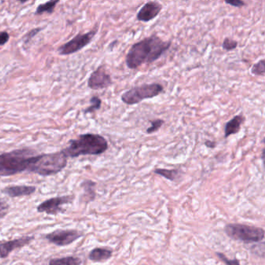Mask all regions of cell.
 <instances>
[{"instance_id": "9a60e30c", "label": "cell", "mask_w": 265, "mask_h": 265, "mask_svg": "<svg viewBox=\"0 0 265 265\" xmlns=\"http://www.w3.org/2000/svg\"><path fill=\"white\" fill-rule=\"evenodd\" d=\"M112 256V250L107 248H97L91 250L89 254V259L94 262L104 261L111 258Z\"/></svg>"}, {"instance_id": "7c38bea8", "label": "cell", "mask_w": 265, "mask_h": 265, "mask_svg": "<svg viewBox=\"0 0 265 265\" xmlns=\"http://www.w3.org/2000/svg\"><path fill=\"white\" fill-rule=\"evenodd\" d=\"M34 240V236H23L21 238L0 243V257L6 258L16 249L21 248Z\"/></svg>"}, {"instance_id": "d4e9b609", "label": "cell", "mask_w": 265, "mask_h": 265, "mask_svg": "<svg viewBox=\"0 0 265 265\" xmlns=\"http://www.w3.org/2000/svg\"><path fill=\"white\" fill-rule=\"evenodd\" d=\"M41 31V27H37V28H34V29L30 31L24 37V44H27V43L29 42L34 38V36L37 35Z\"/></svg>"}, {"instance_id": "e0dca14e", "label": "cell", "mask_w": 265, "mask_h": 265, "mask_svg": "<svg viewBox=\"0 0 265 265\" xmlns=\"http://www.w3.org/2000/svg\"><path fill=\"white\" fill-rule=\"evenodd\" d=\"M96 183L95 182L92 181L90 180H84L81 184V187L84 188V192H85L86 197H87V201H93L96 197L95 187Z\"/></svg>"}, {"instance_id": "8992f818", "label": "cell", "mask_w": 265, "mask_h": 265, "mask_svg": "<svg viewBox=\"0 0 265 265\" xmlns=\"http://www.w3.org/2000/svg\"><path fill=\"white\" fill-rule=\"evenodd\" d=\"M225 232L230 238L246 243H257L264 238V230L261 228L238 223L226 225Z\"/></svg>"}, {"instance_id": "ac0fdd59", "label": "cell", "mask_w": 265, "mask_h": 265, "mask_svg": "<svg viewBox=\"0 0 265 265\" xmlns=\"http://www.w3.org/2000/svg\"><path fill=\"white\" fill-rule=\"evenodd\" d=\"M153 172H154L156 174L162 176V177H164V178L171 180V181H174V180H177L179 176V173H180V171H179L177 169L168 170V169L157 168L155 169Z\"/></svg>"}, {"instance_id": "7a4b0ae2", "label": "cell", "mask_w": 265, "mask_h": 265, "mask_svg": "<svg viewBox=\"0 0 265 265\" xmlns=\"http://www.w3.org/2000/svg\"><path fill=\"white\" fill-rule=\"evenodd\" d=\"M108 142L104 136L94 133H86L69 142V146L61 151L67 158H76L80 156H97L103 154L108 149Z\"/></svg>"}, {"instance_id": "277c9868", "label": "cell", "mask_w": 265, "mask_h": 265, "mask_svg": "<svg viewBox=\"0 0 265 265\" xmlns=\"http://www.w3.org/2000/svg\"><path fill=\"white\" fill-rule=\"evenodd\" d=\"M68 158L62 151L47 154L35 155L33 157L28 171L38 175H54L67 167Z\"/></svg>"}, {"instance_id": "52a82bcc", "label": "cell", "mask_w": 265, "mask_h": 265, "mask_svg": "<svg viewBox=\"0 0 265 265\" xmlns=\"http://www.w3.org/2000/svg\"><path fill=\"white\" fill-rule=\"evenodd\" d=\"M98 27L97 24L94 29L89 32L84 33V34L79 33L73 39L60 46L58 49V53L61 55H69V54L78 52L80 50L85 48L94 39L98 31Z\"/></svg>"}, {"instance_id": "603a6c76", "label": "cell", "mask_w": 265, "mask_h": 265, "mask_svg": "<svg viewBox=\"0 0 265 265\" xmlns=\"http://www.w3.org/2000/svg\"><path fill=\"white\" fill-rule=\"evenodd\" d=\"M237 47H238V42L236 40L232 39V38H228V37L225 38L223 44H222V48L227 51H233Z\"/></svg>"}, {"instance_id": "484cf974", "label": "cell", "mask_w": 265, "mask_h": 265, "mask_svg": "<svg viewBox=\"0 0 265 265\" xmlns=\"http://www.w3.org/2000/svg\"><path fill=\"white\" fill-rule=\"evenodd\" d=\"M217 256L219 258L221 259L226 265H240V261H239L237 259L230 260V259H228L223 253H217Z\"/></svg>"}, {"instance_id": "44dd1931", "label": "cell", "mask_w": 265, "mask_h": 265, "mask_svg": "<svg viewBox=\"0 0 265 265\" xmlns=\"http://www.w3.org/2000/svg\"><path fill=\"white\" fill-rule=\"evenodd\" d=\"M250 73L253 75L257 76V77H263L265 74V60H260L256 64L253 65Z\"/></svg>"}, {"instance_id": "3957f363", "label": "cell", "mask_w": 265, "mask_h": 265, "mask_svg": "<svg viewBox=\"0 0 265 265\" xmlns=\"http://www.w3.org/2000/svg\"><path fill=\"white\" fill-rule=\"evenodd\" d=\"M35 152L31 149H18L0 154V177L15 175L29 170Z\"/></svg>"}, {"instance_id": "2e32d148", "label": "cell", "mask_w": 265, "mask_h": 265, "mask_svg": "<svg viewBox=\"0 0 265 265\" xmlns=\"http://www.w3.org/2000/svg\"><path fill=\"white\" fill-rule=\"evenodd\" d=\"M82 260L78 257L69 256L61 258L51 259L48 265H81Z\"/></svg>"}, {"instance_id": "d6986e66", "label": "cell", "mask_w": 265, "mask_h": 265, "mask_svg": "<svg viewBox=\"0 0 265 265\" xmlns=\"http://www.w3.org/2000/svg\"><path fill=\"white\" fill-rule=\"evenodd\" d=\"M59 3L58 0L57 1H48L45 4H41L36 9L34 14L35 15H41V14L47 13V14H52L54 12V9L56 7L57 4Z\"/></svg>"}, {"instance_id": "5bb4252c", "label": "cell", "mask_w": 265, "mask_h": 265, "mask_svg": "<svg viewBox=\"0 0 265 265\" xmlns=\"http://www.w3.org/2000/svg\"><path fill=\"white\" fill-rule=\"evenodd\" d=\"M36 189L37 188L34 186L13 185L5 187L3 190V192L10 197H17L31 195L35 192Z\"/></svg>"}, {"instance_id": "f1b7e54d", "label": "cell", "mask_w": 265, "mask_h": 265, "mask_svg": "<svg viewBox=\"0 0 265 265\" xmlns=\"http://www.w3.org/2000/svg\"><path fill=\"white\" fill-rule=\"evenodd\" d=\"M204 144L207 148L212 149V150L216 148V146H217V143H216V142L211 141V140H206Z\"/></svg>"}, {"instance_id": "5b68a950", "label": "cell", "mask_w": 265, "mask_h": 265, "mask_svg": "<svg viewBox=\"0 0 265 265\" xmlns=\"http://www.w3.org/2000/svg\"><path fill=\"white\" fill-rule=\"evenodd\" d=\"M164 87L159 83L144 84L131 87L122 94L121 100L126 105L131 106L140 104L143 100L153 99L161 94Z\"/></svg>"}, {"instance_id": "8fae6325", "label": "cell", "mask_w": 265, "mask_h": 265, "mask_svg": "<svg viewBox=\"0 0 265 265\" xmlns=\"http://www.w3.org/2000/svg\"><path fill=\"white\" fill-rule=\"evenodd\" d=\"M163 6L158 2L150 1L145 4L137 13L136 18L139 21L143 23L150 22L158 17L163 10Z\"/></svg>"}, {"instance_id": "ba28073f", "label": "cell", "mask_w": 265, "mask_h": 265, "mask_svg": "<svg viewBox=\"0 0 265 265\" xmlns=\"http://www.w3.org/2000/svg\"><path fill=\"white\" fill-rule=\"evenodd\" d=\"M73 196L67 195L61 197H54L44 201L37 208L38 213H46L48 215H58L64 213L61 206L73 203Z\"/></svg>"}, {"instance_id": "6da1fadb", "label": "cell", "mask_w": 265, "mask_h": 265, "mask_svg": "<svg viewBox=\"0 0 265 265\" xmlns=\"http://www.w3.org/2000/svg\"><path fill=\"white\" fill-rule=\"evenodd\" d=\"M171 44V41H163L156 34L146 37L131 45L126 54V65L133 70L151 64L160 59L170 49Z\"/></svg>"}, {"instance_id": "cb8c5ba5", "label": "cell", "mask_w": 265, "mask_h": 265, "mask_svg": "<svg viewBox=\"0 0 265 265\" xmlns=\"http://www.w3.org/2000/svg\"><path fill=\"white\" fill-rule=\"evenodd\" d=\"M10 206L8 203L3 198H0V219L5 217L9 212Z\"/></svg>"}, {"instance_id": "7402d4cb", "label": "cell", "mask_w": 265, "mask_h": 265, "mask_svg": "<svg viewBox=\"0 0 265 265\" xmlns=\"http://www.w3.org/2000/svg\"><path fill=\"white\" fill-rule=\"evenodd\" d=\"M150 122L151 124V126L146 130V132L149 135L157 132L161 128L162 126L163 125L165 121H164V120L157 118V119L151 120V121H150Z\"/></svg>"}, {"instance_id": "ffe728a7", "label": "cell", "mask_w": 265, "mask_h": 265, "mask_svg": "<svg viewBox=\"0 0 265 265\" xmlns=\"http://www.w3.org/2000/svg\"><path fill=\"white\" fill-rule=\"evenodd\" d=\"M90 105L84 110V114H92L100 110L102 104V100L97 96H94L90 100Z\"/></svg>"}, {"instance_id": "4fadbf2b", "label": "cell", "mask_w": 265, "mask_h": 265, "mask_svg": "<svg viewBox=\"0 0 265 265\" xmlns=\"http://www.w3.org/2000/svg\"><path fill=\"white\" fill-rule=\"evenodd\" d=\"M245 120L246 118L244 116L240 114L234 116L231 120L227 121L225 124L224 138H229L232 135H236L240 132Z\"/></svg>"}, {"instance_id": "4316f807", "label": "cell", "mask_w": 265, "mask_h": 265, "mask_svg": "<svg viewBox=\"0 0 265 265\" xmlns=\"http://www.w3.org/2000/svg\"><path fill=\"white\" fill-rule=\"evenodd\" d=\"M10 41V34L7 31L0 32V46L5 45Z\"/></svg>"}, {"instance_id": "83f0119b", "label": "cell", "mask_w": 265, "mask_h": 265, "mask_svg": "<svg viewBox=\"0 0 265 265\" xmlns=\"http://www.w3.org/2000/svg\"><path fill=\"white\" fill-rule=\"evenodd\" d=\"M225 4L230 5L231 7H236V8H241L246 5V3L242 0H233V1H225Z\"/></svg>"}, {"instance_id": "9c48e42d", "label": "cell", "mask_w": 265, "mask_h": 265, "mask_svg": "<svg viewBox=\"0 0 265 265\" xmlns=\"http://www.w3.org/2000/svg\"><path fill=\"white\" fill-rule=\"evenodd\" d=\"M83 236V233L75 230H58L48 233L45 238L58 246H68Z\"/></svg>"}, {"instance_id": "30bf717a", "label": "cell", "mask_w": 265, "mask_h": 265, "mask_svg": "<svg viewBox=\"0 0 265 265\" xmlns=\"http://www.w3.org/2000/svg\"><path fill=\"white\" fill-rule=\"evenodd\" d=\"M113 84L111 75L107 73L104 65H100L94 70L88 79L87 85L91 90H99L108 88Z\"/></svg>"}]
</instances>
